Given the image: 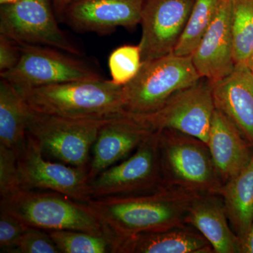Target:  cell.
<instances>
[{"label":"cell","mask_w":253,"mask_h":253,"mask_svg":"<svg viewBox=\"0 0 253 253\" xmlns=\"http://www.w3.org/2000/svg\"><path fill=\"white\" fill-rule=\"evenodd\" d=\"M196 195L163 185L151 192L93 199L86 204L116 241L117 249L118 242L126 238L185 224Z\"/></svg>","instance_id":"obj_1"},{"label":"cell","mask_w":253,"mask_h":253,"mask_svg":"<svg viewBox=\"0 0 253 253\" xmlns=\"http://www.w3.org/2000/svg\"><path fill=\"white\" fill-rule=\"evenodd\" d=\"M17 90L30 109L53 116L110 119L126 112L123 86L102 78Z\"/></svg>","instance_id":"obj_2"},{"label":"cell","mask_w":253,"mask_h":253,"mask_svg":"<svg viewBox=\"0 0 253 253\" xmlns=\"http://www.w3.org/2000/svg\"><path fill=\"white\" fill-rule=\"evenodd\" d=\"M0 209L31 227L84 231L107 236L115 242L87 205L54 191L21 190L1 199Z\"/></svg>","instance_id":"obj_3"},{"label":"cell","mask_w":253,"mask_h":253,"mask_svg":"<svg viewBox=\"0 0 253 253\" xmlns=\"http://www.w3.org/2000/svg\"><path fill=\"white\" fill-rule=\"evenodd\" d=\"M158 131L163 184L191 194H217L222 184L208 144L174 129Z\"/></svg>","instance_id":"obj_4"},{"label":"cell","mask_w":253,"mask_h":253,"mask_svg":"<svg viewBox=\"0 0 253 253\" xmlns=\"http://www.w3.org/2000/svg\"><path fill=\"white\" fill-rule=\"evenodd\" d=\"M201 78L191 56L171 54L142 62L136 77L123 86L125 111L134 115L154 112L176 91Z\"/></svg>","instance_id":"obj_5"},{"label":"cell","mask_w":253,"mask_h":253,"mask_svg":"<svg viewBox=\"0 0 253 253\" xmlns=\"http://www.w3.org/2000/svg\"><path fill=\"white\" fill-rule=\"evenodd\" d=\"M110 119L64 118L29 108L27 134L39 144L43 154L68 166L88 168L99 129Z\"/></svg>","instance_id":"obj_6"},{"label":"cell","mask_w":253,"mask_h":253,"mask_svg":"<svg viewBox=\"0 0 253 253\" xmlns=\"http://www.w3.org/2000/svg\"><path fill=\"white\" fill-rule=\"evenodd\" d=\"M163 185L158 131L129 157L88 181L91 199L145 194Z\"/></svg>","instance_id":"obj_7"},{"label":"cell","mask_w":253,"mask_h":253,"mask_svg":"<svg viewBox=\"0 0 253 253\" xmlns=\"http://www.w3.org/2000/svg\"><path fill=\"white\" fill-rule=\"evenodd\" d=\"M21 58L15 67L0 73L17 89L101 78L75 55L49 46L19 44Z\"/></svg>","instance_id":"obj_8"},{"label":"cell","mask_w":253,"mask_h":253,"mask_svg":"<svg viewBox=\"0 0 253 253\" xmlns=\"http://www.w3.org/2000/svg\"><path fill=\"white\" fill-rule=\"evenodd\" d=\"M215 109L212 83L201 78L174 93L157 111L132 115L152 130L174 129L208 144Z\"/></svg>","instance_id":"obj_9"},{"label":"cell","mask_w":253,"mask_h":253,"mask_svg":"<svg viewBox=\"0 0 253 253\" xmlns=\"http://www.w3.org/2000/svg\"><path fill=\"white\" fill-rule=\"evenodd\" d=\"M50 0H19L1 5L0 34L18 44L49 46L81 56V49L60 28Z\"/></svg>","instance_id":"obj_10"},{"label":"cell","mask_w":253,"mask_h":253,"mask_svg":"<svg viewBox=\"0 0 253 253\" xmlns=\"http://www.w3.org/2000/svg\"><path fill=\"white\" fill-rule=\"evenodd\" d=\"M18 162L22 190L54 191L83 204L91 199L88 190V168L48 161L39 144L28 134Z\"/></svg>","instance_id":"obj_11"},{"label":"cell","mask_w":253,"mask_h":253,"mask_svg":"<svg viewBox=\"0 0 253 253\" xmlns=\"http://www.w3.org/2000/svg\"><path fill=\"white\" fill-rule=\"evenodd\" d=\"M195 0H145L141 14L142 62L173 54Z\"/></svg>","instance_id":"obj_12"},{"label":"cell","mask_w":253,"mask_h":253,"mask_svg":"<svg viewBox=\"0 0 253 253\" xmlns=\"http://www.w3.org/2000/svg\"><path fill=\"white\" fill-rule=\"evenodd\" d=\"M145 0H74L62 20L78 33L111 34L118 28L132 31L140 24Z\"/></svg>","instance_id":"obj_13"},{"label":"cell","mask_w":253,"mask_h":253,"mask_svg":"<svg viewBox=\"0 0 253 253\" xmlns=\"http://www.w3.org/2000/svg\"><path fill=\"white\" fill-rule=\"evenodd\" d=\"M154 131L129 113L110 119L93 145L88 179L129 157Z\"/></svg>","instance_id":"obj_14"},{"label":"cell","mask_w":253,"mask_h":253,"mask_svg":"<svg viewBox=\"0 0 253 253\" xmlns=\"http://www.w3.org/2000/svg\"><path fill=\"white\" fill-rule=\"evenodd\" d=\"M201 78L213 84L232 73L234 57L231 0H222L214 21L191 55Z\"/></svg>","instance_id":"obj_15"},{"label":"cell","mask_w":253,"mask_h":253,"mask_svg":"<svg viewBox=\"0 0 253 253\" xmlns=\"http://www.w3.org/2000/svg\"><path fill=\"white\" fill-rule=\"evenodd\" d=\"M207 144L222 184L242 172L252 160L253 145L217 108L213 115Z\"/></svg>","instance_id":"obj_16"},{"label":"cell","mask_w":253,"mask_h":253,"mask_svg":"<svg viewBox=\"0 0 253 253\" xmlns=\"http://www.w3.org/2000/svg\"><path fill=\"white\" fill-rule=\"evenodd\" d=\"M216 108L253 146V76L246 63L236 64L227 77L213 84Z\"/></svg>","instance_id":"obj_17"},{"label":"cell","mask_w":253,"mask_h":253,"mask_svg":"<svg viewBox=\"0 0 253 253\" xmlns=\"http://www.w3.org/2000/svg\"><path fill=\"white\" fill-rule=\"evenodd\" d=\"M185 221L208 240L214 253H241V240L229 224L220 195H196Z\"/></svg>","instance_id":"obj_18"},{"label":"cell","mask_w":253,"mask_h":253,"mask_svg":"<svg viewBox=\"0 0 253 253\" xmlns=\"http://www.w3.org/2000/svg\"><path fill=\"white\" fill-rule=\"evenodd\" d=\"M116 253H214L212 246L189 224L141 233L118 242Z\"/></svg>","instance_id":"obj_19"},{"label":"cell","mask_w":253,"mask_h":253,"mask_svg":"<svg viewBox=\"0 0 253 253\" xmlns=\"http://www.w3.org/2000/svg\"><path fill=\"white\" fill-rule=\"evenodd\" d=\"M217 194L224 201L229 224L242 245L253 223V156L242 172L221 185Z\"/></svg>","instance_id":"obj_20"},{"label":"cell","mask_w":253,"mask_h":253,"mask_svg":"<svg viewBox=\"0 0 253 253\" xmlns=\"http://www.w3.org/2000/svg\"><path fill=\"white\" fill-rule=\"evenodd\" d=\"M29 107L19 91L4 79L0 81V145L19 155L27 140Z\"/></svg>","instance_id":"obj_21"},{"label":"cell","mask_w":253,"mask_h":253,"mask_svg":"<svg viewBox=\"0 0 253 253\" xmlns=\"http://www.w3.org/2000/svg\"><path fill=\"white\" fill-rule=\"evenodd\" d=\"M222 0H195L180 40L173 54L191 56L212 24Z\"/></svg>","instance_id":"obj_22"},{"label":"cell","mask_w":253,"mask_h":253,"mask_svg":"<svg viewBox=\"0 0 253 253\" xmlns=\"http://www.w3.org/2000/svg\"><path fill=\"white\" fill-rule=\"evenodd\" d=\"M231 26L234 61L246 63L253 51V0H231Z\"/></svg>","instance_id":"obj_23"},{"label":"cell","mask_w":253,"mask_h":253,"mask_svg":"<svg viewBox=\"0 0 253 253\" xmlns=\"http://www.w3.org/2000/svg\"><path fill=\"white\" fill-rule=\"evenodd\" d=\"M61 253H116V244L107 236L84 231H48Z\"/></svg>","instance_id":"obj_24"},{"label":"cell","mask_w":253,"mask_h":253,"mask_svg":"<svg viewBox=\"0 0 253 253\" xmlns=\"http://www.w3.org/2000/svg\"><path fill=\"white\" fill-rule=\"evenodd\" d=\"M111 81L124 86L136 77L142 65L140 47L123 45L111 53L108 61Z\"/></svg>","instance_id":"obj_25"},{"label":"cell","mask_w":253,"mask_h":253,"mask_svg":"<svg viewBox=\"0 0 253 253\" xmlns=\"http://www.w3.org/2000/svg\"><path fill=\"white\" fill-rule=\"evenodd\" d=\"M21 189L18 155L0 145V196L1 199L16 194Z\"/></svg>","instance_id":"obj_26"},{"label":"cell","mask_w":253,"mask_h":253,"mask_svg":"<svg viewBox=\"0 0 253 253\" xmlns=\"http://www.w3.org/2000/svg\"><path fill=\"white\" fill-rule=\"evenodd\" d=\"M13 253H61L48 231L28 226L20 236Z\"/></svg>","instance_id":"obj_27"},{"label":"cell","mask_w":253,"mask_h":253,"mask_svg":"<svg viewBox=\"0 0 253 253\" xmlns=\"http://www.w3.org/2000/svg\"><path fill=\"white\" fill-rule=\"evenodd\" d=\"M28 226L0 209V250L1 253H13L20 236Z\"/></svg>","instance_id":"obj_28"},{"label":"cell","mask_w":253,"mask_h":253,"mask_svg":"<svg viewBox=\"0 0 253 253\" xmlns=\"http://www.w3.org/2000/svg\"><path fill=\"white\" fill-rule=\"evenodd\" d=\"M20 58L19 44L7 37L0 34V73L15 67Z\"/></svg>","instance_id":"obj_29"},{"label":"cell","mask_w":253,"mask_h":253,"mask_svg":"<svg viewBox=\"0 0 253 253\" xmlns=\"http://www.w3.org/2000/svg\"><path fill=\"white\" fill-rule=\"evenodd\" d=\"M74 0H53L55 14L58 18L62 20L63 15L66 8Z\"/></svg>","instance_id":"obj_30"},{"label":"cell","mask_w":253,"mask_h":253,"mask_svg":"<svg viewBox=\"0 0 253 253\" xmlns=\"http://www.w3.org/2000/svg\"><path fill=\"white\" fill-rule=\"evenodd\" d=\"M241 253H253V223L247 237L241 245Z\"/></svg>","instance_id":"obj_31"},{"label":"cell","mask_w":253,"mask_h":253,"mask_svg":"<svg viewBox=\"0 0 253 253\" xmlns=\"http://www.w3.org/2000/svg\"><path fill=\"white\" fill-rule=\"evenodd\" d=\"M246 64L253 76V51L251 55H250L249 59H248L247 61H246Z\"/></svg>","instance_id":"obj_32"},{"label":"cell","mask_w":253,"mask_h":253,"mask_svg":"<svg viewBox=\"0 0 253 253\" xmlns=\"http://www.w3.org/2000/svg\"><path fill=\"white\" fill-rule=\"evenodd\" d=\"M19 0H0V4L1 5L12 4L17 2Z\"/></svg>","instance_id":"obj_33"}]
</instances>
